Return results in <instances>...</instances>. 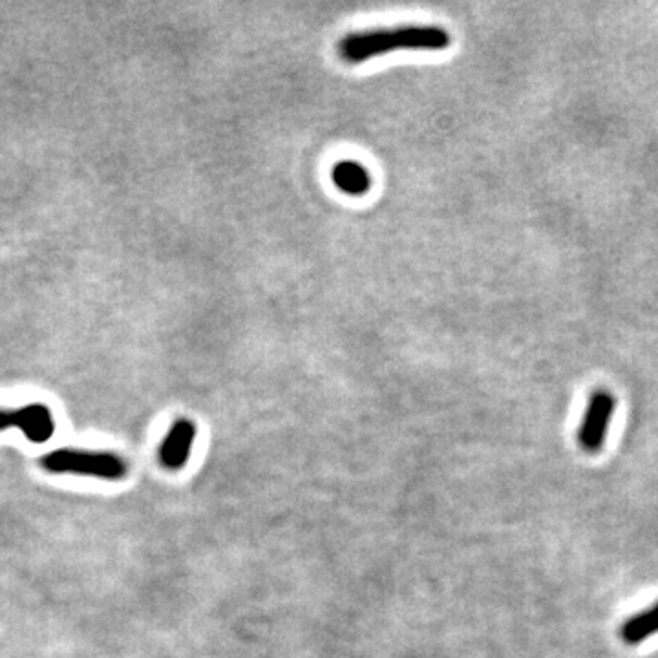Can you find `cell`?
I'll list each match as a JSON object with an SVG mask.
<instances>
[{"label": "cell", "mask_w": 658, "mask_h": 658, "mask_svg": "<svg viewBox=\"0 0 658 658\" xmlns=\"http://www.w3.org/2000/svg\"><path fill=\"white\" fill-rule=\"evenodd\" d=\"M452 43L450 33L441 26L404 24L395 28H375L366 32L348 33L337 44L344 63L361 64L373 57L392 52H439Z\"/></svg>", "instance_id": "6da1fadb"}, {"label": "cell", "mask_w": 658, "mask_h": 658, "mask_svg": "<svg viewBox=\"0 0 658 658\" xmlns=\"http://www.w3.org/2000/svg\"><path fill=\"white\" fill-rule=\"evenodd\" d=\"M44 470L52 474H74L86 478L121 481L127 478L128 463L121 456L112 452H94V450H77L61 448L46 454L41 461Z\"/></svg>", "instance_id": "7a4b0ae2"}, {"label": "cell", "mask_w": 658, "mask_h": 658, "mask_svg": "<svg viewBox=\"0 0 658 658\" xmlns=\"http://www.w3.org/2000/svg\"><path fill=\"white\" fill-rule=\"evenodd\" d=\"M616 399L607 390H596L585 410L584 421L578 430V443L587 454H596L604 448L605 436L611 417L615 414Z\"/></svg>", "instance_id": "3957f363"}, {"label": "cell", "mask_w": 658, "mask_h": 658, "mask_svg": "<svg viewBox=\"0 0 658 658\" xmlns=\"http://www.w3.org/2000/svg\"><path fill=\"white\" fill-rule=\"evenodd\" d=\"M19 428L28 441L43 445L55 432L54 415L44 404H26L21 408H0V432Z\"/></svg>", "instance_id": "277c9868"}, {"label": "cell", "mask_w": 658, "mask_h": 658, "mask_svg": "<svg viewBox=\"0 0 658 658\" xmlns=\"http://www.w3.org/2000/svg\"><path fill=\"white\" fill-rule=\"evenodd\" d=\"M196 441V425L191 419H178L170 426L169 434L160 446V463L167 470H181L191 457Z\"/></svg>", "instance_id": "5b68a950"}, {"label": "cell", "mask_w": 658, "mask_h": 658, "mask_svg": "<svg viewBox=\"0 0 658 658\" xmlns=\"http://www.w3.org/2000/svg\"><path fill=\"white\" fill-rule=\"evenodd\" d=\"M331 180L340 192L350 196H364L372 187L370 172L355 160H342L333 165Z\"/></svg>", "instance_id": "8992f818"}, {"label": "cell", "mask_w": 658, "mask_h": 658, "mask_svg": "<svg viewBox=\"0 0 658 658\" xmlns=\"http://www.w3.org/2000/svg\"><path fill=\"white\" fill-rule=\"evenodd\" d=\"M658 633V602L651 605L648 609L640 611L635 616H631L629 620L624 622V626L620 629V637L622 640L629 644V646H637L640 642L648 640V638L657 635Z\"/></svg>", "instance_id": "52a82bcc"}]
</instances>
